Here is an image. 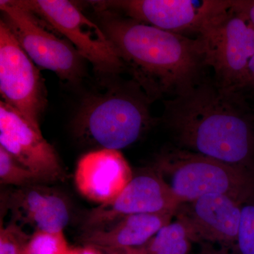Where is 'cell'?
<instances>
[{
  "instance_id": "cell-18",
  "label": "cell",
  "mask_w": 254,
  "mask_h": 254,
  "mask_svg": "<svg viewBox=\"0 0 254 254\" xmlns=\"http://www.w3.org/2000/svg\"><path fill=\"white\" fill-rule=\"evenodd\" d=\"M69 248L64 232L34 231L22 254H66Z\"/></svg>"
},
{
  "instance_id": "cell-15",
  "label": "cell",
  "mask_w": 254,
  "mask_h": 254,
  "mask_svg": "<svg viewBox=\"0 0 254 254\" xmlns=\"http://www.w3.org/2000/svg\"><path fill=\"white\" fill-rule=\"evenodd\" d=\"M175 215H128L106 228L83 232L81 241L83 245L91 246L102 252L145 247L162 227L171 222Z\"/></svg>"
},
{
  "instance_id": "cell-24",
  "label": "cell",
  "mask_w": 254,
  "mask_h": 254,
  "mask_svg": "<svg viewBox=\"0 0 254 254\" xmlns=\"http://www.w3.org/2000/svg\"><path fill=\"white\" fill-rule=\"evenodd\" d=\"M145 246V247H139V248L123 249V250L108 251V252H105V254H147ZM102 254H103L102 253Z\"/></svg>"
},
{
  "instance_id": "cell-23",
  "label": "cell",
  "mask_w": 254,
  "mask_h": 254,
  "mask_svg": "<svg viewBox=\"0 0 254 254\" xmlns=\"http://www.w3.org/2000/svg\"><path fill=\"white\" fill-rule=\"evenodd\" d=\"M66 254H102L101 251L89 245L69 248Z\"/></svg>"
},
{
  "instance_id": "cell-11",
  "label": "cell",
  "mask_w": 254,
  "mask_h": 254,
  "mask_svg": "<svg viewBox=\"0 0 254 254\" xmlns=\"http://www.w3.org/2000/svg\"><path fill=\"white\" fill-rule=\"evenodd\" d=\"M0 146L48 184L63 182L66 173L54 147L35 126L4 101H0Z\"/></svg>"
},
{
  "instance_id": "cell-6",
  "label": "cell",
  "mask_w": 254,
  "mask_h": 254,
  "mask_svg": "<svg viewBox=\"0 0 254 254\" xmlns=\"http://www.w3.org/2000/svg\"><path fill=\"white\" fill-rule=\"evenodd\" d=\"M68 40L95 71L103 76L126 71L116 48L98 23L66 0H16Z\"/></svg>"
},
{
  "instance_id": "cell-19",
  "label": "cell",
  "mask_w": 254,
  "mask_h": 254,
  "mask_svg": "<svg viewBox=\"0 0 254 254\" xmlns=\"http://www.w3.org/2000/svg\"><path fill=\"white\" fill-rule=\"evenodd\" d=\"M235 250V254H254V198L242 205Z\"/></svg>"
},
{
  "instance_id": "cell-7",
  "label": "cell",
  "mask_w": 254,
  "mask_h": 254,
  "mask_svg": "<svg viewBox=\"0 0 254 254\" xmlns=\"http://www.w3.org/2000/svg\"><path fill=\"white\" fill-rule=\"evenodd\" d=\"M196 38L201 43L207 67L213 69L215 81L239 91L254 55V28L248 20L232 6Z\"/></svg>"
},
{
  "instance_id": "cell-9",
  "label": "cell",
  "mask_w": 254,
  "mask_h": 254,
  "mask_svg": "<svg viewBox=\"0 0 254 254\" xmlns=\"http://www.w3.org/2000/svg\"><path fill=\"white\" fill-rule=\"evenodd\" d=\"M0 93L2 101L32 125L40 127L48 105L44 80L39 68L2 20L0 21Z\"/></svg>"
},
{
  "instance_id": "cell-4",
  "label": "cell",
  "mask_w": 254,
  "mask_h": 254,
  "mask_svg": "<svg viewBox=\"0 0 254 254\" xmlns=\"http://www.w3.org/2000/svg\"><path fill=\"white\" fill-rule=\"evenodd\" d=\"M151 167L182 204L212 194L242 203L254 198V172L177 146L162 150Z\"/></svg>"
},
{
  "instance_id": "cell-17",
  "label": "cell",
  "mask_w": 254,
  "mask_h": 254,
  "mask_svg": "<svg viewBox=\"0 0 254 254\" xmlns=\"http://www.w3.org/2000/svg\"><path fill=\"white\" fill-rule=\"evenodd\" d=\"M0 183L15 187L48 184L39 175L18 163L11 155L0 146Z\"/></svg>"
},
{
  "instance_id": "cell-21",
  "label": "cell",
  "mask_w": 254,
  "mask_h": 254,
  "mask_svg": "<svg viewBox=\"0 0 254 254\" xmlns=\"http://www.w3.org/2000/svg\"><path fill=\"white\" fill-rule=\"evenodd\" d=\"M232 7L243 15L254 28V0H235Z\"/></svg>"
},
{
  "instance_id": "cell-2",
  "label": "cell",
  "mask_w": 254,
  "mask_h": 254,
  "mask_svg": "<svg viewBox=\"0 0 254 254\" xmlns=\"http://www.w3.org/2000/svg\"><path fill=\"white\" fill-rule=\"evenodd\" d=\"M94 9L98 25L127 72L152 101L184 94L205 78L207 66L198 38L160 29L111 10Z\"/></svg>"
},
{
  "instance_id": "cell-13",
  "label": "cell",
  "mask_w": 254,
  "mask_h": 254,
  "mask_svg": "<svg viewBox=\"0 0 254 254\" xmlns=\"http://www.w3.org/2000/svg\"><path fill=\"white\" fill-rule=\"evenodd\" d=\"M48 185L15 187L1 195L3 208L10 210L11 220L34 231L63 232L71 220V206L63 193Z\"/></svg>"
},
{
  "instance_id": "cell-1",
  "label": "cell",
  "mask_w": 254,
  "mask_h": 254,
  "mask_svg": "<svg viewBox=\"0 0 254 254\" xmlns=\"http://www.w3.org/2000/svg\"><path fill=\"white\" fill-rule=\"evenodd\" d=\"M163 103L176 146L254 172V108L243 93L205 77Z\"/></svg>"
},
{
  "instance_id": "cell-5",
  "label": "cell",
  "mask_w": 254,
  "mask_h": 254,
  "mask_svg": "<svg viewBox=\"0 0 254 254\" xmlns=\"http://www.w3.org/2000/svg\"><path fill=\"white\" fill-rule=\"evenodd\" d=\"M3 21L38 68L54 72L63 81L77 84L85 75V60L75 47L16 0L0 1Z\"/></svg>"
},
{
  "instance_id": "cell-14",
  "label": "cell",
  "mask_w": 254,
  "mask_h": 254,
  "mask_svg": "<svg viewBox=\"0 0 254 254\" xmlns=\"http://www.w3.org/2000/svg\"><path fill=\"white\" fill-rule=\"evenodd\" d=\"M129 164L120 150H92L76 164L74 183L82 196L98 205L116 198L133 179Z\"/></svg>"
},
{
  "instance_id": "cell-3",
  "label": "cell",
  "mask_w": 254,
  "mask_h": 254,
  "mask_svg": "<svg viewBox=\"0 0 254 254\" xmlns=\"http://www.w3.org/2000/svg\"><path fill=\"white\" fill-rule=\"evenodd\" d=\"M118 76H110L100 89L85 95L72 120L75 136L99 149L127 148L155 123L149 97L131 78Z\"/></svg>"
},
{
  "instance_id": "cell-10",
  "label": "cell",
  "mask_w": 254,
  "mask_h": 254,
  "mask_svg": "<svg viewBox=\"0 0 254 254\" xmlns=\"http://www.w3.org/2000/svg\"><path fill=\"white\" fill-rule=\"evenodd\" d=\"M181 201L156 171L150 167L133 176L122 193L109 203L84 214L83 232L102 230L128 215L176 213Z\"/></svg>"
},
{
  "instance_id": "cell-20",
  "label": "cell",
  "mask_w": 254,
  "mask_h": 254,
  "mask_svg": "<svg viewBox=\"0 0 254 254\" xmlns=\"http://www.w3.org/2000/svg\"><path fill=\"white\" fill-rule=\"evenodd\" d=\"M30 237L14 220H11L6 227L1 225L0 254H22Z\"/></svg>"
},
{
  "instance_id": "cell-16",
  "label": "cell",
  "mask_w": 254,
  "mask_h": 254,
  "mask_svg": "<svg viewBox=\"0 0 254 254\" xmlns=\"http://www.w3.org/2000/svg\"><path fill=\"white\" fill-rule=\"evenodd\" d=\"M193 242L190 227L177 215L176 220L162 227L145 247L147 254H190Z\"/></svg>"
},
{
  "instance_id": "cell-8",
  "label": "cell",
  "mask_w": 254,
  "mask_h": 254,
  "mask_svg": "<svg viewBox=\"0 0 254 254\" xmlns=\"http://www.w3.org/2000/svg\"><path fill=\"white\" fill-rule=\"evenodd\" d=\"M89 2L95 9L111 10L160 29L196 37L233 4V1L229 0H113Z\"/></svg>"
},
{
  "instance_id": "cell-12",
  "label": "cell",
  "mask_w": 254,
  "mask_h": 254,
  "mask_svg": "<svg viewBox=\"0 0 254 254\" xmlns=\"http://www.w3.org/2000/svg\"><path fill=\"white\" fill-rule=\"evenodd\" d=\"M244 203L227 196L204 195L190 203H182L175 215L185 220L194 242L208 247L218 245V254H231L235 250Z\"/></svg>"
},
{
  "instance_id": "cell-22",
  "label": "cell",
  "mask_w": 254,
  "mask_h": 254,
  "mask_svg": "<svg viewBox=\"0 0 254 254\" xmlns=\"http://www.w3.org/2000/svg\"><path fill=\"white\" fill-rule=\"evenodd\" d=\"M239 91L245 93H250L254 94V55L251 58L250 63L247 66L245 77L242 82Z\"/></svg>"
}]
</instances>
